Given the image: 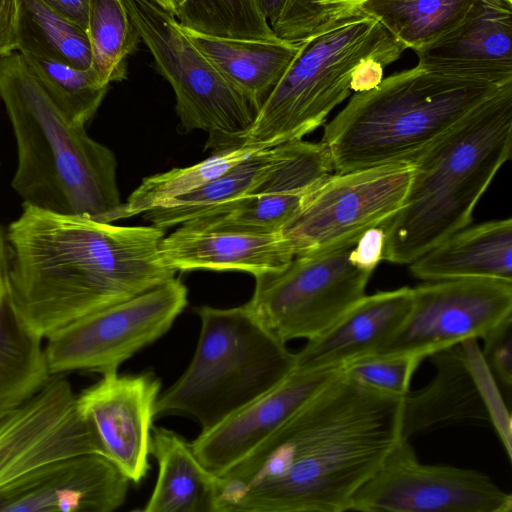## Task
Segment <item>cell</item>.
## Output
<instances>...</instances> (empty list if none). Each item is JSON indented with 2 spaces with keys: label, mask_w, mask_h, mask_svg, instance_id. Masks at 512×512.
I'll return each instance as SVG.
<instances>
[{
  "label": "cell",
  "mask_w": 512,
  "mask_h": 512,
  "mask_svg": "<svg viewBox=\"0 0 512 512\" xmlns=\"http://www.w3.org/2000/svg\"><path fill=\"white\" fill-rule=\"evenodd\" d=\"M15 309L6 280V245L0 230V410L15 409L51 379L45 347Z\"/></svg>",
  "instance_id": "cb8c5ba5"
},
{
  "label": "cell",
  "mask_w": 512,
  "mask_h": 512,
  "mask_svg": "<svg viewBox=\"0 0 512 512\" xmlns=\"http://www.w3.org/2000/svg\"><path fill=\"white\" fill-rule=\"evenodd\" d=\"M17 50L79 70L92 67L87 32L41 0H20Z\"/></svg>",
  "instance_id": "f1b7e54d"
},
{
  "label": "cell",
  "mask_w": 512,
  "mask_h": 512,
  "mask_svg": "<svg viewBox=\"0 0 512 512\" xmlns=\"http://www.w3.org/2000/svg\"><path fill=\"white\" fill-rule=\"evenodd\" d=\"M68 380L52 376L0 427V488L54 459L101 453Z\"/></svg>",
  "instance_id": "9a60e30c"
},
{
  "label": "cell",
  "mask_w": 512,
  "mask_h": 512,
  "mask_svg": "<svg viewBox=\"0 0 512 512\" xmlns=\"http://www.w3.org/2000/svg\"><path fill=\"white\" fill-rule=\"evenodd\" d=\"M512 495L473 469L421 463L401 439L358 489L349 511L510 512Z\"/></svg>",
  "instance_id": "7c38bea8"
},
{
  "label": "cell",
  "mask_w": 512,
  "mask_h": 512,
  "mask_svg": "<svg viewBox=\"0 0 512 512\" xmlns=\"http://www.w3.org/2000/svg\"><path fill=\"white\" fill-rule=\"evenodd\" d=\"M413 168L406 161L327 176L280 230L294 257L355 244L385 223L401 208Z\"/></svg>",
  "instance_id": "30bf717a"
},
{
  "label": "cell",
  "mask_w": 512,
  "mask_h": 512,
  "mask_svg": "<svg viewBox=\"0 0 512 512\" xmlns=\"http://www.w3.org/2000/svg\"><path fill=\"white\" fill-rule=\"evenodd\" d=\"M87 35L92 69L102 85L127 75V57L141 41L122 0H89Z\"/></svg>",
  "instance_id": "4dcf8cb0"
},
{
  "label": "cell",
  "mask_w": 512,
  "mask_h": 512,
  "mask_svg": "<svg viewBox=\"0 0 512 512\" xmlns=\"http://www.w3.org/2000/svg\"><path fill=\"white\" fill-rule=\"evenodd\" d=\"M153 1H155L158 5L163 7L165 10H167L171 14L174 13L173 0H153Z\"/></svg>",
  "instance_id": "60d3db41"
},
{
  "label": "cell",
  "mask_w": 512,
  "mask_h": 512,
  "mask_svg": "<svg viewBox=\"0 0 512 512\" xmlns=\"http://www.w3.org/2000/svg\"><path fill=\"white\" fill-rule=\"evenodd\" d=\"M512 0H474L448 33L421 48L417 66L436 74L503 86L512 82Z\"/></svg>",
  "instance_id": "d6986e66"
},
{
  "label": "cell",
  "mask_w": 512,
  "mask_h": 512,
  "mask_svg": "<svg viewBox=\"0 0 512 512\" xmlns=\"http://www.w3.org/2000/svg\"><path fill=\"white\" fill-rule=\"evenodd\" d=\"M15 409L0 410V427L8 420V418L12 415V413L15 411Z\"/></svg>",
  "instance_id": "b9f144b4"
},
{
  "label": "cell",
  "mask_w": 512,
  "mask_h": 512,
  "mask_svg": "<svg viewBox=\"0 0 512 512\" xmlns=\"http://www.w3.org/2000/svg\"><path fill=\"white\" fill-rule=\"evenodd\" d=\"M280 152V145L260 149L198 188L174 197L143 213L161 229L182 225L247 195L266 175Z\"/></svg>",
  "instance_id": "4316f807"
},
{
  "label": "cell",
  "mask_w": 512,
  "mask_h": 512,
  "mask_svg": "<svg viewBox=\"0 0 512 512\" xmlns=\"http://www.w3.org/2000/svg\"><path fill=\"white\" fill-rule=\"evenodd\" d=\"M412 291L404 321L370 355L425 359L467 339H482L512 317V282L486 278L428 281Z\"/></svg>",
  "instance_id": "4fadbf2b"
},
{
  "label": "cell",
  "mask_w": 512,
  "mask_h": 512,
  "mask_svg": "<svg viewBox=\"0 0 512 512\" xmlns=\"http://www.w3.org/2000/svg\"><path fill=\"white\" fill-rule=\"evenodd\" d=\"M411 287L365 295L336 322L296 353V367L340 369L381 347L409 312Z\"/></svg>",
  "instance_id": "7402d4cb"
},
{
  "label": "cell",
  "mask_w": 512,
  "mask_h": 512,
  "mask_svg": "<svg viewBox=\"0 0 512 512\" xmlns=\"http://www.w3.org/2000/svg\"><path fill=\"white\" fill-rule=\"evenodd\" d=\"M436 373L422 390L403 399L401 438H410L457 423L494 427L509 459L511 415L478 339H467L429 356Z\"/></svg>",
  "instance_id": "5bb4252c"
},
{
  "label": "cell",
  "mask_w": 512,
  "mask_h": 512,
  "mask_svg": "<svg viewBox=\"0 0 512 512\" xmlns=\"http://www.w3.org/2000/svg\"><path fill=\"white\" fill-rule=\"evenodd\" d=\"M258 2L271 29L276 33L288 15L292 0H258Z\"/></svg>",
  "instance_id": "f35d334b"
},
{
  "label": "cell",
  "mask_w": 512,
  "mask_h": 512,
  "mask_svg": "<svg viewBox=\"0 0 512 512\" xmlns=\"http://www.w3.org/2000/svg\"><path fill=\"white\" fill-rule=\"evenodd\" d=\"M0 99L17 146L12 187L23 204L103 223L122 206L114 153L70 123L20 52L0 56Z\"/></svg>",
  "instance_id": "3957f363"
},
{
  "label": "cell",
  "mask_w": 512,
  "mask_h": 512,
  "mask_svg": "<svg viewBox=\"0 0 512 512\" xmlns=\"http://www.w3.org/2000/svg\"><path fill=\"white\" fill-rule=\"evenodd\" d=\"M404 397L341 369L221 476L215 512H344L401 438Z\"/></svg>",
  "instance_id": "6da1fadb"
},
{
  "label": "cell",
  "mask_w": 512,
  "mask_h": 512,
  "mask_svg": "<svg viewBox=\"0 0 512 512\" xmlns=\"http://www.w3.org/2000/svg\"><path fill=\"white\" fill-rule=\"evenodd\" d=\"M43 90L66 119L85 126L95 115L108 86L102 85L92 68L79 70L66 64L22 54Z\"/></svg>",
  "instance_id": "d6a6232c"
},
{
  "label": "cell",
  "mask_w": 512,
  "mask_h": 512,
  "mask_svg": "<svg viewBox=\"0 0 512 512\" xmlns=\"http://www.w3.org/2000/svg\"><path fill=\"white\" fill-rule=\"evenodd\" d=\"M501 87L415 66L356 92L321 142L335 173L412 161Z\"/></svg>",
  "instance_id": "5b68a950"
},
{
  "label": "cell",
  "mask_w": 512,
  "mask_h": 512,
  "mask_svg": "<svg viewBox=\"0 0 512 512\" xmlns=\"http://www.w3.org/2000/svg\"><path fill=\"white\" fill-rule=\"evenodd\" d=\"M385 233L381 225L369 228L350 251V259L358 268L373 273L383 260Z\"/></svg>",
  "instance_id": "d590c367"
},
{
  "label": "cell",
  "mask_w": 512,
  "mask_h": 512,
  "mask_svg": "<svg viewBox=\"0 0 512 512\" xmlns=\"http://www.w3.org/2000/svg\"><path fill=\"white\" fill-rule=\"evenodd\" d=\"M129 479L96 452L49 461L0 488V512H112Z\"/></svg>",
  "instance_id": "e0dca14e"
},
{
  "label": "cell",
  "mask_w": 512,
  "mask_h": 512,
  "mask_svg": "<svg viewBox=\"0 0 512 512\" xmlns=\"http://www.w3.org/2000/svg\"><path fill=\"white\" fill-rule=\"evenodd\" d=\"M174 17L187 31L227 39L278 41L258 0H173Z\"/></svg>",
  "instance_id": "f546056e"
},
{
  "label": "cell",
  "mask_w": 512,
  "mask_h": 512,
  "mask_svg": "<svg viewBox=\"0 0 512 512\" xmlns=\"http://www.w3.org/2000/svg\"><path fill=\"white\" fill-rule=\"evenodd\" d=\"M298 43V53L256 112L239 147L265 149L301 140L350 95L362 62L379 58L392 64L407 49L378 20L358 9L330 18Z\"/></svg>",
  "instance_id": "8992f818"
},
{
  "label": "cell",
  "mask_w": 512,
  "mask_h": 512,
  "mask_svg": "<svg viewBox=\"0 0 512 512\" xmlns=\"http://www.w3.org/2000/svg\"><path fill=\"white\" fill-rule=\"evenodd\" d=\"M341 369V368H340ZM340 369L292 371L274 387L190 442L207 471L221 476L276 430Z\"/></svg>",
  "instance_id": "ffe728a7"
},
{
  "label": "cell",
  "mask_w": 512,
  "mask_h": 512,
  "mask_svg": "<svg viewBox=\"0 0 512 512\" xmlns=\"http://www.w3.org/2000/svg\"><path fill=\"white\" fill-rule=\"evenodd\" d=\"M423 281L486 278L512 282V219L466 226L409 264Z\"/></svg>",
  "instance_id": "603a6c76"
},
{
  "label": "cell",
  "mask_w": 512,
  "mask_h": 512,
  "mask_svg": "<svg viewBox=\"0 0 512 512\" xmlns=\"http://www.w3.org/2000/svg\"><path fill=\"white\" fill-rule=\"evenodd\" d=\"M473 2L474 0H366L356 9L378 20L407 49L417 51L452 30L464 18Z\"/></svg>",
  "instance_id": "83f0119b"
},
{
  "label": "cell",
  "mask_w": 512,
  "mask_h": 512,
  "mask_svg": "<svg viewBox=\"0 0 512 512\" xmlns=\"http://www.w3.org/2000/svg\"><path fill=\"white\" fill-rule=\"evenodd\" d=\"M483 358L495 379L508 391L512 386V317L492 328L482 337Z\"/></svg>",
  "instance_id": "e575fe53"
},
{
  "label": "cell",
  "mask_w": 512,
  "mask_h": 512,
  "mask_svg": "<svg viewBox=\"0 0 512 512\" xmlns=\"http://www.w3.org/2000/svg\"><path fill=\"white\" fill-rule=\"evenodd\" d=\"M332 172L330 155L321 141L301 139L282 144L275 162L247 195L186 223L278 232L308 193Z\"/></svg>",
  "instance_id": "ac0fdd59"
},
{
  "label": "cell",
  "mask_w": 512,
  "mask_h": 512,
  "mask_svg": "<svg viewBox=\"0 0 512 512\" xmlns=\"http://www.w3.org/2000/svg\"><path fill=\"white\" fill-rule=\"evenodd\" d=\"M160 258L174 271H239L254 277L284 269L294 254L281 232H256L190 223L164 236Z\"/></svg>",
  "instance_id": "44dd1931"
},
{
  "label": "cell",
  "mask_w": 512,
  "mask_h": 512,
  "mask_svg": "<svg viewBox=\"0 0 512 512\" xmlns=\"http://www.w3.org/2000/svg\"><path fill=\"white\" fill-rule=\"evenodd\" d=\"M256 148L235 147L214 152L209 158L185 168H175L144 178L122 204L117 220L143 214L162 203L198 188L221 175L254 152Z\"/></svg>",
  "instance_id": "1f68e13d"
},
{
  "label": "cell",
  "mask_w": 512,
  "mask_h": 512,
  "mask_svg": "<svg viewBox=\"0 0 512 512\" xmlns=\"http://www.w3.org/2000/svg\"><path fill=\"white\" fill-rule=\"evenodd\" d=\"M184 31L221 75L244 95L255 114L299 50L298 42L282 39H227Z\"/></svg>",
  "instance_id": "d4e9b609"
},
{
  "label": "cell",
  "mask_w": 512,
  "mask_h": 512,
  "mask_svg": "<svg viewBox=\"0 0 512 512\" xmlns=\"http://www.w3.org/2000/svg\"><path fill=\"white\" fill-rule=\"evenodd\" d=\"M422 360L415 356L369 355L345 364L341 371L373 390L404 397L409 394L411 379Z\"/></svg>",
  "instance_id": "836d02e7"
},
{
  "label": "cell",
  "mask_w": 512,
  "mask_h": 512,
  "mask_svg": "<svg viewBox=\"0 0 512 512\" xmlns=\"http://www.w3.org/2000/svg\"><path fill=\"white\" fill-rule=\"evenodd\" d=\"M354 245L295 256L284 269L255 277L245 305L285 344L315 338L366 295L372 273L352 263Z\"/></svg>",
  "instance_id": "9c48e42d"
},
{
  "label": "cell",
  "mask_w": 512,
  "mask_h": 512,
  "mask_svg": "<svg viewBox=\"0 0 512 512\" xmlns=\"http://www.w3.org/2000/svg\"><path fill=\"white\" fill-rule=\"evenodd\" d=\"M512 82L413 160L401 208L381 226L383 260L410 264L470 225L478 201L511 158Z\"/></svg>",
  "instance_id": "277c9868"
},
{
  "label": "cell",
  "mask_w": 512,
  "mask_h": 512,
  "mask_svg": "<svg viewBox=\"0 0 512 512\" xmlns=\"http://www.w3.org/2000/svg\"><path fill=\"white\" fill-rule=\"evenodd\" d=\"M164 229L117 226L23 204L6 233V280L22 320L42 338L175 277Z\"/></svg>",
  "instance_id": "7a4b0ae2"
},
{
  "label": "cell",
  "mask_w": 512,
  "mask_h": 512,
  "mask_svg": "<svg viewBox=\"0 0 512 512\" xmlns=\"http://www.w3.org/2000/svg\"><path fill=\"white\" fill-rule=\"evenodd\" d=\"M187 303L186 286L174 278L63 326L46 337L51 376L78 370L102 375L118 371L163 336Z\"/></svg>",
  "instance_id": "8fae6325"
},
{
  "label": "cell",
  "mask_w": 512,
  "mask_h": 512,
  "mask_svg": "<svg viewBox=\"0 0 512 512\" xmlns=\"http://www.w3.org/2000/svg\"><path fill=\"white\" fill-rule=\"evenodd\" d=\"M51 9L87 31L89 0H41Z\"/></svg>",
  "instance_id": "74e56055"
},
{
  "label": "cell",
  "mask_w": 512,
  "mask_h": 512,
  "mask_svg": "<svg viewBox=\"0 0 512 512\" xmlns=\"http://www.w3.org/2000/svg\"><path fill=\"white\" fill-rule=\"evenodd\" d=\"M150 454L158 477L143 512H215L217 476L200 463L190 442L173 430L152 427Z\"/></svg>",
  "instance_id": "484cf974"
},
{
  "label": "cell",
  "mask_w": 512,
  "mask_h": 512,
  "mask_svg": "<svg viewBox=\"0 0 512 512\" xmlns=\"http://www.w3.org/2000/svg\"><path fill=\"white\" fill-rule=\"evenodd\" d=\"M160 74L171 85L186 131L208 132L206 149L239 147L254 117L249 101L192 43L173 14L153 0H122Z\"/></svg>",
  "instance_id": "ba28073f"
},
{
  "label": "cell",
  "mask_w": 512,
  "mask_h": 512,
  "mask_svg": "<svg viewBox=\"0 0 512 512\" xmlns=\"http://www.w3.org/2000/svg\"><path fill=\"white\" fill-rule=\"evenodd\" d=\"M195 353L179 379L160 393L155 418L184 415L208 431L274 387L294 368L296 353L244 304L198 307Z\"/></svg>",
  "instance_id": "52a82bcc"
},
{
  "label": "cell",
  "mask_w": 512,
  "mask_h": 512,
  "mask_svg": "<svg viewBox=\"0 0 512 512\" xmlns=\"http://www.w3.org/2000/svg\"><path fill=\"white\" fill-rule=\"evenodd\" d=\"M20 0H0V56L18 49Z\"/></svg>",
  "instance_id": "8d00e7d4"
},
{
  "label": "cell",
  "mask_w": 512,
  "mask_h": 512,
  "mask_svg": "<svg viewBox=\"0 0 512 512\" xmlns=\"http://www.w3.org/2000/svg\"><path fill=\"white\" fill-rule=\"evenodd\" d=\"M366 0H315L329 18L339 17L355 10Z\"/></svg>",
  "instance_id": "ab89813d"
},
{
  "label": "cell",
  "mask_w": 512,
  "mask_h": 512,
  "mask_svg": "<svg viewBox=\"0 0 512 512\" xmlns=\"http://www.w3.org/2000/svg\"><path fill=\"white\" fill-rule=\"evenodd\" d=\"M161 381L153 372L102 375L76 398L101 453L126 476L139 483L150 469V445Z\"/></svg>",
  "instance_id": "2e32d148"
}]
</instances>
